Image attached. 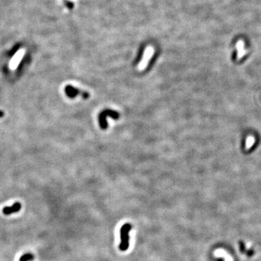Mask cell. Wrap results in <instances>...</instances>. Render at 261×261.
I'll use <instances>...</instances> for the list:
<instances>
[{
	"label": "cell",
	"instance_id": "cell-1",
	"mask_svg": "<svg viewBox=\"0 0 261 261\" xmlns=\"http://www.w3.org/2000/svg\"><path fill=\"white\" fill-rule=\"evenodd\" d=\"M132 228L131 223H125L120 230L121 235V243L119 244V249L121 251L125 252L129 247V232Z\"/></svg>",
	"mask_w": 261,
	"mask_h": 261
},
{
	"label": "cell",
	"instance_id": "cell-6",
	"mask_svg": "<svg viewBox=\"0 0 261 261\" xmlns=\"http://www.w3.org/2000/svg\"><path fill=\"white\" fill-rule=\"evenodd\" d=\"M239 249H240V251H241V253H246V252H247V249H246V247H245V244H244V243L243 242V241H239Z\"/></svg>",
	"mask_w": 261,
	"mask_h": 261
},
{
	"label": "cell",
	"instance_id": "cell-8",
	"mask_svg": "<svg viewBox=\"0 0 261 261\" xmlns=\"http://www.w3.org/2000/svg\"><path fill=\"white\" fill-rule=\"evenodd\" d=\"M4 116V113L2 110H0V118H3Z\"/></svg>",
	"mask_w": 261,
	"mask_h": 261
},
{
	"label": "cell",
	"instance_id": "cell-3",
	"mask_svg": "<svg viewBox=\"0 0 261 261\" xmlns=\"http://www.w3.org/2000/svg\"><path fill=\"white\" fill-rule=\"evenodd\" d=\"M21 207H22V205H21L20 202H15L12 206L4 207L2 209V213L5 215H9L11 214L17 213V212L20 211Z\"/></svg>",
	"mask_w": 261,
	"mask_h": 261
},
{
	"label": "cell",
	"instance_id": "cell-5",
	"mask_svg": "<svg viewBox=\"0 0 261 261\" xmlns=\"http://www.w3.org/2000/svg\"><path fill=\"white\" fill-rule=\"evenodd\" d=\"M34 258L35 256L33 255V254L31 253V252H27L21 256L19 259V261H33Z\"/></svg>",
	"mask_w": 261,
	"mask_h": 261
},
{
	"label": "cell",
	"instance_id": "cell-2",
	"mask_svg": "<svg viewBox=\"0 0 261 261\" xmlns=\"http://www.w3.org/2000/svg\"><path fill=\"white\" fill-rule=\"evenodd\" d=\"M65 92L66 95L69 97V98H74V97H77L78 95H81L84 98L87 99L89 97L88 92H84V91L79 89L76 88V87H73L71 85H67L65 88Z\"/></svg>",
	"mask_w": 261,
	"mask_h": 261
},
{
	"label": "cell",
	"instance_id": "cell-4",
	"mask_svg": "<svg viewBox=\"0 0 261 261\" xmlns=\"http://www.w3.org/2000/svg\"><path fill=\"white\" fill-rule=\"evenodd\" d=\"M152 52H153L152 50H147V51H146V52L144 53V55L143 60H142V62L140 63V64H139V66H138V70H139V71H143L144 68H147L149 60H150V58H151V57L152 56Z\"/></svg>",
	"mask_w": 261,
	"mask_h": 261
},
{
	"label": "cell",
	"instance_id": "cell-7",
	"mask_svg": "<svg viewBox=\"0 0 261 261\" xmlns=\"http://www.w3.org/2000/svg\"><path fill=\"white\" fill-rule=\"evenodd\" d=\"M246 253H247L248 257H252V256L254 254V250L252 249H247V252H246Z\"/></svg>",
	"mask_w": 261,
	"mask_h": 261
}]
</instances>
